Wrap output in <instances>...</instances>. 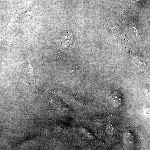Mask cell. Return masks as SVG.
Masks as SVG:
<instances>
[{
    "label": "cell",
    "instance_id": "cell-3",
    "mask_svg": "<svg viewBox=\"0 0 150 150\" xmlns=\"http://www.w3.org/2000/svg\"><path fill=\"white\" fill-rule=\"evenodd\" d=\"M106 131H107L108 133L109 134H112L114 131V128L112 125H108L106 128Z\"/></svg>",
    "mask_w": 150,
    "mask_h": 150
},
{
    "label": "cell",
    "instance_id": "cell-2",
    "mask_svg": "<svg viewBox=\"0 0 150 150\" xmlns=\"http://www.w3.org/2000/svg\"><path fill=\"white\" fill-rule=\"evenodd\" d=\"M135 63L136 66L140 69H144L146 67V62H144L142 59L136 58Z\"/></svg>",
    "mask_w": 150,
    "mask_h": 150
},
{
    "label": "cell",
    "instance_id": "cell-1",
    "mask_svg": "<svg viewBox=\"0 0 150 150\" xmlns=\"http://www.w3.org/2000/svg\"><path fill=\"white\" fill-rule=\"evenodd\" d=\"M73 37L71 34L69 32H66L62 35V44L65 47L69 46L72 42Z\"/></svg>",
    "mask_w": 150,
    "mask_h": 150
}]
</instances>
